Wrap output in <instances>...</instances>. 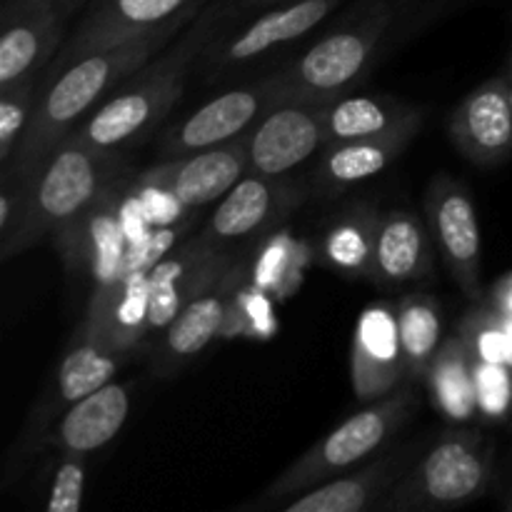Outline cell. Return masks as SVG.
<instances>
[{"label": "cell", "mask_w": 512, "mask_h": 512, "mask_svg": "<svg viewBox=\"0 0 512 512\" xmlns=\"http://www.w3.org/2000/svg\"><path fill=\"white\" fill-rule=\"evenodd\" d=\"M85 493V458L80 455H65L60 458L58 468L50 483V495L45 508L48 512H80Z\"/></svg>", "instance_id": "34"}, {"label": "cell", "mask_w": 512, "mask_h": 512, "mask_svg": "<svg viewBox=\"0 0 512 512\" xmlns=\"http://www.w3.org/2000/svg\"><path fill=\"white\" fill-rule=\"evenodd\" d=\"M493 308L498 310V313L512 315V275H508V278H505L503 283H498V288H495Z\"/></svg>", "instance_id": "36"}, {"label": "cell", "mask_w": 512, "mask_h": 512, "mask_svg": "<svg viewBox=\"0 0 512 512\" xmlns=\"http://www.w3.org/2000/svg\"><path fill=\"white\" fill-rule=\"evenodd\" d=\"M133 188L135 193H138L145 215H148L153 228H165V225L183 223L185 215L190 213V210L175 198L173 190L165 188V185L158 183V180L145 178L143 173L133 180Z\"/></svg>", "instance_id": "35"}, {"label": "cell", "mask_w": 512, "mask_h": 512, "mask_svg": "<svg viewBox=\"0 0 512 512\" xmlns=\"http://www.w3.org/2000/svg\"><path fill=\"white\" fill-rule=\"evenodd\" d=\"M510 105H512V85H510Z\"/></svg>", "instance_id": "38"}, {"label": "cell", "mask_w": 512, "mask_h": 512, "mask_svg": "<svg viewBox=\"0 0 512 512\" xmlns=\"http://www.w3.org/2000/svg\"><path fill=\"white\" fill-rule=\"evenodd\" d=\"M430 233L438 243L445 265L453 273L460 293L480 300V265H483V235L478 213L468 190L453 178H435L425 198Z\"/></svg>", "instance_id": "12"}, {"label": "cell", "mask_w": 512, "mask_h": 512, "mask_svg": "<svg viewBox=\"0 0 512 512\" xmlns=\"http://www.w3.org/2000/svg\"><path fill=\"white\" fill-rule=\"evenodd\" d=\"M120 178H125L120 155L100 153L75 135L63 138L38 173L25 180V210L13 233L0 240V258L25 253L45 235L60 245Z\"/></svg>", "instance_id": "3"}, {"label": "cell", "mask_w": 512, "mask_h": 512, "mask_svg": "<svg viewBox=\"0 0 512 512\" xmlns=\"http://www.w3.org/2000/svg\"><path fill=\"white\" fill-rule=\"evenodd\" d=\"M418 408V395L410 385H403L385 398L365 403L363 410L320 438L305 450L293 465L283 470L258 498L243 505V510H278L285 500L343 475L363 465L370 455L380 453L400 433L410 415Z\"/></svg>", "instance_id": "4"}, {"label": "cell", "mask_w": 512, "mask_h": 512, "mask_svg": "<svg viewBox=\"0 0 512 512\" xmlns=\"http://www.w3.org/2000/svg\"><path fill=\"white\" fill-rule=\"evenodd\" d=\"M225 13L228 0L203 5V10L185 25L178 43L165 48L163 55H155L138 73L130 75L108 100H103L88 118L80 120L70 135L100 153L113 155H120L148 138L180 100L195 58L205 53L220 33Z\"/></svg>", "instance_id": "2"}, {"label": "cell", "mask_w": 512, "mask_h": 512, "mask_svg": "<svg viewBox=\"0 0 512 512\" xmlns=\"http://www.w3.org/2000/svg\"><path fill=\"white\" fill-rule=\"evenodd\" d=\"M350 380L360 403H373L403 388L408 380L398 310L373 303L360 313L350 348Z\"/></svg>", "instance_id": "14"}, {"label": "cell", "mask_w": 512, "mask_h": 512, "mask_svg": "<svg viewBox=\"0 0 512 512\" xmlns=\"http://www.w3.org/2000/svg\"><path fill=\"white\" fill-rule=\"evenodd\" d=\"M248 275V268L238 260L220 270L200 293H195L180 313L170 320L168 328L158 335L153 350V373L170 378L180 368L198 358L215 338L223 333L225 310L235 285Z\"/></svg>", "instance_id": "13"}, {"label": "cell", "mask_w": 512, "mask_h": 512, "mask_svg": "<svg viewBox=\"0 0 512 512\" xmlns=\"http://www.w3.org/2000/svg\"><path fill=\"white\" fill-rule=\"evenodd\" d=\"M328 105L283 100L250 128V173L285 178L328 145Z\"/></svg>", "instance_id": "8"}, {"label": "cell", "mask_w": 512, "mask_h": 512, "mask_svg": "<svg viewBox=\"0 0 512 512\" xmlns=\"http://www.w3.org/2000/svg\"><path fill=\"white\" fill-rule=\"evenodd\" d=\"M450 140L475 165H500L512 155V105L505 80L478 85L450 115Z\"/></svg>", "instance_id": "20"}, {"label": "cell", "mask_w": 512, "mask_h": 512, "mask_svg": "<svg viewBox=\"0 0 512 512\" xmlns=\"http://www.w3.org/2000/svg\"><path fill=\"white\" fill-rule=\"evenodd\" d=\"M493 473V443L473 430L445 433L415 468L385 495L380 510L413 512L458 508L480 498Z\"/></svg>", "instance_id": "6"}, {"label": "cell", "mask_w": 512, "mask_h": 512, "mask_svg": "<svg viewBox=\"0 0 512 512\" xmlns=\"http://www.w3.org/2000/svg\"><path fill=\"white\" fill-rule=\"evenodd\" d=\"M75 335L115 353H133L150 335V273L128 270L115 285L93 293Z\"/></svg>", "instance_id": "19"}, {"label": "cell", "mask_w": 512, "mask_h": 512, "mask_svg": "<svg viewBox=\"0 0 512 512\" xmlns=\"http://www.w3.org/2000/svg\"><path fill=\"white\" fill-rule=\"evenodd\" d=\"M425 383L435 408L453 423H465L478 413L475 358L463 335L455 333L443 340L430 363Z\"/></svg>", "instance_id": "24"}, {"label": "cell", "mask_w": 512, "mask_h": 512, "mask_svg": "<svg viewBox=\"0 0 512 512\" xmlns=\"http://www.w3.org/2000/svg\"><path fill=\"white\" fill-rule=\"evenodd\" d=\"M400 343H403L405 370L410 383L425 380L435 353L443 345V310L433 295H405L398 305Z\"/></svg>", "instance_id": "28"}, {"label": "cell", "mask_w": 512, "mask_h": 512, "mask_svg": "<svg viewBox=\"0 0 512 512\" xmlns=\"http://www.w3.org/2000/svg\"><path fill=\"white\" fill-rule=\"evenodd\" d=\"M130 413V388L125 383H113L85 395L70 405L60 423L55 425L50 443L65 455L88 458L95 450L105 448L123 430Z\"/></svg>", "instance_id": "22"}, {"label": "cell", "mask_w": 512, "mask_h": 512, "mask_svg": "<svg viewBox=\"0 0 512 512\" xmlns=\"http://www.w3.org/2000/svg\"><path fill=\"white\" fill-rule=\"evenodd\" d=\"M63 0H8L0 25V88L40 78L65 43Z\"/></svg>", "instance_id": "10"}, {"label": "cell", "mask_w": 512, "mask_h": 512, "mask_svg": "<svg viewBox=\"0 0 512 512\" xmlns=\"http://www.w3.org/2000/svg\"><path fill=\"white\" fill-rule=\"evenodd\" d=\"M250 173V130L218 148L200 150L183 158L160 160L145 170V178L158 180L193 213L223 198L240 178Z\"/></svg>", "instance_id": "16"}, {"label": "cell", "mask_w": 512, "mask_h": 512, "mask_svg": "<svg viewBox=\"0 0 512 512\" xmlns=\"http://www.w3.org/2000/svg\"><path fill=\"white\" fill-rule=\"evenodd\" d=\"M380 215L370 205H355L328 225L320 243V258L348 278L373 280L375 240Z\"/></svg>", "instance_id": "26"}, {"label": "cell", "mask_w": 512, "mask_h": 512, "mask_svg": "<svg viewBox=\"0 0 512 512\" xmlns=\"http://www.w3.org/2000/svg\"><path fill=\"white\" fill-rule=\"evenodd\" d=\"M278 300L265 293L260 285L245 275L235 285L233 295L225 310L223 333L220 338H250V340H270L280 330V320L275 315Z\"/></svg>", "instance_id": "30"}, {"label": "cell", "mask_w": 512, "mask_h": 512, "mask_svg": "<svg viewBox=\"0 0 512 512\" xmlns=\"http://www.w3.org/2000/svg\"><path fill=\"white\" fill-rule=\"evenodd\" d=\"M123 355L125 353H115V350L103 348V345L93 343V340L75 335L68 353H65V358L58 365L53 390H50L53 400H50L48 413L40 415V425L48 423L50 415H63L70 405L83 400L85 395L95 393L103 385H108L113 375L118 373Z\"/></svg>", "instance_id": "25"}, {"label": "cell", "mask_w": 512, "mask_h": 512, "mask_svg": "<svg viewBox=\"0 0 512 512\" xmlns=\"http://www.w3.org/2000/svg\"><path fill=\"white\" fill-rule=\"evenodd\" d=\"M188 23L190 20H178L115 48L83 55L53 78L40 80L33 118L20 140L13 163L3 173V183L33 178L48 155L58 148L60 140L68 138L80 120L88 118L130 75L163 53L170 40L183 33Z\"/></svg>", "instance_id": "1"}, {"label": "cell", "mask_w": 512, "mask_h": 512, "mask_svg": "<svg viewBox=\"0 0 512 512\" xmlns=\"http://www.w3.org/2000/svg\"><path fill=\"white\" fill-rule=\"evenodd\" d=\"M40 78H25L20 83L0 88V170H8L18 145L33 118Z\"/></svg>", "instance_id": "31"}, {"label": "cell", "mask_w": 512, "mask_h": 512, "mask_svg": "<svg viewBox=\"0 0 512 512\" xmlns=\"http://www.w3.org/2000/svg\"><path fill=\"white\" fill-rule=\"evenodd\" d=\"M425 115H428V108L415 105L400 123H395L385 133L325 145V153L320 155L318 165L313 168L315 185L328 195H335L380 175L413 143V138L423 128Z\"/></svg>", "instance_id": "18"}, {"label": "cell", "mask_w": 512, "mask_h": 512, "mask_svg": "<svg viewBox=\"0 0 512 512\" xmlns=\"http://www.w3.org/2000/svg\"><path fill=\"white\" fill-rule=\"evenodd\" d=\"M458 333L473 350L475 360L512 368V338L495 308H475L460 323Z\"/></svg>", "instance_id": "32"}, {"label": "cell", "mask_w": 512, "mask_h": 512, "mask_svg": "<svg viewBox=\"0 0 512 512\" xmlns=\"http://www.w3.org/2000/svg\"><path fill=\"white\" fill-rule=\"evenodd\" d=\"M415 105L373 95H340L328 105V145L370 138L393 128Z\"/></svg>", "instance_id": "29"}, {"label": "cell", "mask_w": 512, "mask_h": 512, "mask_svg": "<svg viewBox=\"0 0 512 512\" xmlns=\"http://www.w3.org/2000/svg\"><path fill=\"white\" fill-rule=\"evenodd\" d=\"M300 203L303 193L290 180L248 173L220 198L203 228V238L230 250L245 240L268 235Z\"/></svg>", "instance_id": "11"}, {"label": "cell", "mask_w": 512, "mask_h": 512, "mask_svg": "<svg viewBox=\"0 0 512 512\" xmlns=\"http://www.w3.org/2000/svg\"><path fill=\"white\" fill-rule=\"evenodd\" d=\"M280 3H288V0H240V5H243L245 10H265Z\"/></svg>", "instance_id": "37"}, {"label": "cell", "mask_w": 512, "mask_h": 512, "mask_svg": "<svg viewBox=\"0 0 512 512\" xmlns=\"http://www.w3.org/2000/svg\"><path fill=\"white\" fill-rule=\"evenodd\" d=\"M390 0H363L338 28L315 40L303 55L290 60L265 83L278 103L283 100H335L363 78L393 25Z\"/></svg>", "instance_id": "5"}, {"label": "cell", "mask_w": 512, "mask_h": 512, "mask_svg": "<svg viewBox=\"0 0 512 512\" xmlns=\"http://www.w3.org/2000/svg\"><path fill=\"white\" fill-rule=\"evenodd\" d=\"M433 273V248L428 228L408 210H388L380 215L375 240L373 283H420Z\"/></svg>", "instance_id": "23"}, {"label": "cell", "mask_w": 512, "mask_h": 512, "mask_svg": "<svg viewBox=\"0 0 512 512\" xmlns=\"http://www.w3.org/2000/svg\"><path fill=\"white\" fill-rule=\"evenodd\" d=\"M410 448L390 450L383 458L348 470L343 475L325 480L295 498L285 500L278 510L283 512H363L380 510L385 495L395 488V480L405 473Z\"/></svg>", "instance_id": "21"}, {"label": "cell", "mask_w": 512, "mask_h": 512, "mask_svg": "<svg viewBox=\"0 0 512 512\" xmlns=\"http://www.w3.org/2000/svg\"><path fill=\"white\" fill-rule=\"evenodd\" d=\"M273 105H278V98L268 88L265 78L245 88L228 90L165 130L163 138L158 140L160 160L183 158L230 143L248 133Z\"/></svg>", "instance_id": "9"}, {"label": "cell", "mask_w": 512, "mask_h": 512, "mask_svg": "<svg viewBox=\"0 0 512 512\" xmlns=\"http://www.w3.org/2000/svg\"><path fill=\"white\" fill-rule=\"evenodd\" d=\"M205 0H90L85 15L58 50L40 80L53 78L78 58L155 33L178 20H193Z\"/></svg>", "instance_id": "7"}, {"label": "cell", "mask_w": 512, "mask_h": 512, "mask_svg": "<svg viewBox=\"0 0 512 512\" xmlns=\"http://www.w3.org/2000/svg\"><path fill=\"white\" fill-rule=\"evenodd\" d=\"M228 248L193 235L150 270V333L160 335L195 293L233 263Z\"/></svg>", "instance_id": "17"}, {"label": "cell", "mask_w": 512, "mask_h": 512, "mask_svg": "<svg viewBox=\"0 0 512 512\" xmlns=\"http://www.w3.org/2000/svg\"><path fill=\"white\" fill-rule=\"evenodd\" d=\"M478 413L488 420H503L512 410V368L475 360Z\"/></svg>", "instance_id": "33"}, {"label": "cell", "mask_w": 512, "mask_h": 512, "mask_svg": "<svg viewBox=\"0 0 512 512\" xmlns=\"http://www.w3.org/2000/svg\"><path fill=\"white\" fill-rule=\"evenodd\" d=\"M343 0H288V3L273 5L260 10L255 20L245 28L233 33L230 38L208 45L210 68H228V65H243L268 55L270 50L283 48L313 33ZM218 38V35H215Z\"/></svg>", "instance_id": "15"}, {"label": "cell", "mask_w": 512, "mask_h": 512, "mask_svg": "<svg viewBox=\"0 0 512 512\" xmlns=\"http://www.w3.org/2000/svg\"><path fill=\"white\" fill-rule=\"evenodd\" d=\"M313 258L308 240L295 238L288 228H275L260 238L248 265V278L280 303L298 293Z\"/></svg>", "instance_id": "27"}]
</instances>
